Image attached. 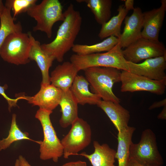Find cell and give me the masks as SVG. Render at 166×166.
I'll return each mask as SVG.
<instances>
[{"label":"cell","mask_w":166,"mask_h":166,"mask_svg":"<svg viewBox=\"0 0 166 166\" xmlns=\"http://www.w3.org/2000/svg\"><path fill=\"white\" fill-rule=\"evenodd\" d=\"M65 19L59 26L56 37L50 43L41 45L42 49L59 62L72 47L81 29L82 18L80 12L70 3L64 12Z\"/></svg>","instance_id":"6da1fadb"},{"label":"cell","mask_w":166,"mask_h":166,"mask_svg":"<svg viewBox=\"0 0 166 166\" xmlns=\"http://www.w3.org/2000/svg\"><path fill=\"white\" fill-rule=\"evenodd\" d=\"M83 70L92 93L103 101L120 103V100L113 93V88L114 84L121 82V70L112 67H93Z\"/></svg>","instance_id":"7a4b0ae2"},{"label":"cell","mask_w":166,"mask_h":166,"mask_svg":"<svg viewBox=\"0 0 166 166\" xmlns=\"http://www.w3.org/2000/svg\"><path fill=\"white\" fill-rule=\"evenodd\" d=\"M70 59L79 71L90 67H103L129 71L127 61L124 58L122 50L118 43L105 53L85 55L74 54L71 56Z\"/></svg>","instance_id":"3957f363"},{"label":"cell","mask_w":166,"mask_h":166,"mask_svg":"<svg viewBox=\"0 0 166 166\" xmlns=\"http://www.w3.org/2000/svg\"><path fill=\"white\" fill-rule=\"evenodd\" d=\"M26 12L37 21L33 31L44 32L49 38L52 37L54 24L65 19L62 6L58 0H43L30 7Z\"/></svg>","instance_id":"277c9868"},{"label":"cell","mask_w":166,"mask_h":166,"mask_svg":"<svg viewBox=\"0 0 166 166\" xmlns=\"http://www.w3.org/2000/svg\"><path fill=\"white\" fill-rule=\"evenodd\" d=\"M53 111L39 108L35 117L40 122L43 129V140L40 144V159L43 160L52 159L58 161L63 155V148L51 122L50 116Z\"/></svg>","instance_id":"5b68a950"},{"label":"cell","mask_w":166,"mask_h":166,"mask_svg":"<svg viewBox=\"0 0 166 166\" xmlns=\"http://www.w3.org/2000/svg\"><path fill=\"white\" fill-rule=\"evenodd\" d=\"M130 159L145 166H162L164 161L158 151L156 135L150 129L144 130L137 144L131 143Z\"/></svg>","instance_id":"8992f818"},{"label":"cell","mask_w":166,"mask_h":166,"mask_svg":"<svg viewBox=\"0 0 166 166\" xmlns=\"http://www.w3.org/2000/svg\"><path fill=\"white\" fill-rule=\"evenodd\" d=\"M31 42L28 33H15L9 35L0 48V56L5 61L17 65L30 62Z\"/></svg>","instance_id":"52a82bcc"},{"label":"cell","mask_w":166,"mask_h":166,"mask_svg":"<svg viewBox=\"0 0 166 166\" xmlns=\"http://www.w3.org/2000/svg\"><path fill=\"white\" fill-rule=\"evenodd\" d=\"M71 126L68 133L61 140L65 159L77 155L87 147L91 140V128L86 121L78 117Z\"/></svg>","instance_id":"ba28073f"},{"label":"cell","mask_w":166,"mask_h":166,"mask_svg":"<svg viewBox=\"0 0 166 166\" xmlns=\"http://www.w3.org/2000/svg\"><path fill=\"white\" fill-rule=\"evenodd\" d=\"M122 53L127 61L138 63L144 60L166 54V49L159 41H153L141 38L122 50Z\"/></svg>","instance_id":"9c48e42d"},{"label":"cell","mask_w":166,"mask_h":166,"mask_svg":"<svg viewBox=\"0 0 166 166\" xmlns=\"http://www.w3.org/2000/svg\"><path fill=\"white\" fill-rule=\"evenodd\" d=\"M121 91L123 92L146 91L161 95L166 89V79L153 80L126 70L121 71Z\"/></svg>","instance_id":"30bf717a"},{"label":"cell","mask_w":166,"mask_h":166,"mask_svg":"<svg viewBox=\"0 0 166 166\" xmlns=\"http://www.w3.org/2000/svg\"><path fill=\"white\" fill-rule=\"evenodd\" d=\"M129 71L157 81L166 79V54L149 58L141 63L128 61Z\"/></svg>","instance_id":"8fae6325"},{"label":"cell","mask_w":166,"mask_h":166,"mask_svg":"<svg viewBox=\"0 0 166 166\" xmlns=\"http://www.w3.org/2000/svg\"><path fill=\"white\" fill-rule=\"evenodd\" d=\"M159 7L143 13V30L141 37L150 40L159 41L166 10V1H161Z\"/></svg>","instance_id":"7c38bea8"},{"label":"cell","mask_w":166,"mask_h":166,"mask_svg":"<svg viewBox=\"0 0 166 166\" xmlns=\"http://www.w3.org/2000/svg\"><path fill=\"white\" fill-rule=\"evenodd\" d=\"M62 93L60 89L51 84H41L39 91L33 96L21 93L28 103L39 108L52 111L59 105Z\"/></svg>","instance_id":"4fadbf2b"},{"label":"cell","mask_w":166,"mask_h":166,"mask_svg":"<svg viewBox=\"0 0 166 166\" xmlns=\"http://www.w3.org/2000/svg\"><path fill=\"white\" fill-rule=\"evenodd\" d=\"M124 19V26L118 43L121 48H126L141 38L143 13L140 8L136 7L132 14L126 16Z\"/></svg>","instance_id":"5bb4252c"},{"label":"cell","mask_w":166,"mask_h":166,"mask_svg":"<svg viewBox=\"0 0 166 166\" xmlns=\"http://www.w3.org/2000/svg\"><path fill=\"white\" fill-rule=\"evenodd\" d=\"M28 33L31 42L29 59L35 61L40 69L42 76L41 84H50L49 70L54 59L42 49L40 42L35 39L30 32Z\"/></svg>","instance_id":"9a60e30c"},{"label":"cell","mask_w":166,"mask_h":166,"mask_svg":"<svg viewBox=\"0 0 166 166\" xmlns=\"http://www.w3.org/2000/svg\"><path fill=\"white\" fill-rule=\"evenodd\" d=\"M79 71L70 61L64 62L58 65L51 72L50 83L62 91L69 90Z\"/></svg>","instance_id":"2e32d148"},{"label":"cell","mask_w":166,"mask_h":166,"mask_svg":"<svg viewBox=\"0 0 166 166\" xmlns=\"http://www.w3.org/2000/svg\"><path fill=\"white\" fill-rule=\"evenodd\" d=\"M119 103L101 100L97 105L105 112L118 132L128 128L130 118L129 112Z\"/></svg>","instance_id":"e0dca14e"},{"label":"cell","mask_w":166,"mask_h":166,"mask_svg":"<svg viewBox=\"0 0 166 166\" xmlns=\"http://www.w3.org/2000/svg\"><path fill=\"white\" fill-rule=\"evenodd\" d=\"M89 85L84 76L77 75L76 77L69 90L78 104L97 105L101 100L98 95L90 91Z\"/></svg>","instance_id":"ac0fdd59"},{"label":"cell","mask_w":166,"mask_h":166,"mask_svg":"<svg viewBox=\"0 0 166 166\" xmlns=\"http://www.w3.org/2000/svg\"><path fill=\"white\" fill-rule=\"evenodd\" d=\"M94 152L88 154L85 152L79 155L85 157L90 162L93 166H115L116 151L106 144H100L96 141L93 142Z\"/></svg>","instance_id":"d6986e66"},{"label":"cell","mask_w":166,"mask_h":166,"mask_svg":"<svg viewBox=\"0 0 166 166\" xmlns=\"http://www.w3.org/2000/svg\"><path fill=\"white\" fill-rule=\"evenodd\" d=\"M78 104L69 89L62 91L59 104L61 112L59 123L61 127L65 128L71 125L79 117Z\"/></svg>","instance_id":"ffe728a7"},{"label":"cell","mask_w":166,"mask_h":166,"mask_svg":"<svg viewBox=\"0 0 166 166\" xmlns=\"http://www.w3.org/2000/svg\"><path fill=\"white\" fill-rule=\"evenodd\" d=\"M135 129L134 127L128 126L126 129L118 132L117 148L115 155V158L118 160V166L128 165L130 160V146Z\"/></svg>","instance_id":"44dd1931"},{"label":"cell","mask_w":166,"mask_h":166,"mask_svg":"<svg viewBox=\"0 0 166 166\" xmlns=\"http://www.w3.org/2000/svg\"><path fill=\"white\" fill-rule=\"evenodd\" d=\"M117 14L101 25L98 36L101 39L113 36L119 38L121 35V27L122 22L128 13L124 5H120Z\"/></svg>","instance_id":"7402d4cb"},{"label":"cell","mask_w":166,"mask_h":166,"mask_svg":"<svg viewBox=\"0 0 166 166\" xmlns=\"http://www.w3.org/2000/svg\"><path fill=\"white\" fill-rule=\"evenodd\" d=\"M79 3L85 2L93 14L95 20L102 25L110 18L112 1L111 0H77Z\"/></svg>","instance_id":"603a6c76"},{"label":"cell","mask_w":166,"mask_h":166,"mask_svg":"<svg viewBox=\"0 0 166 166\" xmlns=\"http://www.w3.org/2000/svg\"><path fill=\"white\" fill-rule=\"evenodd\" d=\"M4 12L0 17V48L6 38L10 34L22 32L21 23L18 22L15 23V18L11 14L10 5L6 2Z\"/></svg>","instance_id":"cb8c5ba5"},{"label":"cell","mask_w":166,"mask_h":166,"mask_svg":"<svg viewBox=\"0 0 166 166\" xmlns=\"http://www.w3.org/2000/svg\"><path fill=\"white\" fill-rule=\"evenodd\" d=\"M118 38L113 36H110L101 42L92 45L75 44L72 49L76 54L87 55L108 51L117 44Z\"/></svg>","instance_id":"d4e9b609"},{"label":"cell","mask_w":166,"mask_h":166,"mask_svg":"<svg viewBox=\"0 0 166 166\" xmlns=\"http://www.w3.org/2000/svg\"><path fill=\"white\" fill-rule=\"evenodd\" d=\"M29 133L22 132L19 128L17 123L16 115L13 114L10 128L7 136L0 140V151L4 150L13 143L19 140H28L34 141L40 144L41 141H35L29 137Z\"/></svg>","instance_id":"484cf974"},{"label":"cell","mask_w":166,"mask_h":166,"mask_svg":"<svg viewBox=\"0 0 166 166\" xmlns=\"http://www.w3.org/2000/svg\"><path fill=\"white\" fill-rule=\"evenodd\" d=\"M37 0H7L6 2L10 6L13 13V17L18 14L26 12L31 6L36 4Z\"/></svg>","instance_id":"4316f807"},{"label":"cell","mask_w":166,"mask_h":166,"mask_svg":"<svg viewBox=\"0 0 166 166\" xmlns=\"http://www.w3.org/2000/svg\"><path fill=\"white\" fill-rule=\"evenodd\" d=\"M7 88V85L2 86L0 85V94L1 95L6 101L8 104V109L10 112L11 109L13 107H15L17 106V103L19 100L21 99L24 100V98L21 94H18L17 95V98L15 99L11 98L9 97L6 94L5 91Z\"/></svg>","instance_id":"83f0119b"},{"label":"cell","mask_w":166,"mask_h":166,"mask_svg":"<svg viewBox=\"0 0 166 166\" xmlns=\"http://www.w3.org/2000/svg\"><path fill=\"white\" fill-rule=\"evenodd\" d=\"M166 105V99H165L153 103L148 108L149 110L164 107Z\"/></svg>","instance_id":"f1b7e54d"},{"label":"cell","mask_w":166,"mask_h":166,"mask_svg":"<svg viewBox=\"0 0 166 166\" xmlns=\"http://www.w3.org/2000/svg\"><path fill=\"white\" fill-rule=\"evenodd\" d=\"M124 6L126 10L128 12L131 10H133L134 1L133 0H124Z\"/></svg>","instance_id":"f546056e"},{"label":"cell","mask_w":166,"mask_h":166,"mask_svg":"<svg viewBox=\"0 0 166 166\" xmlns=\"http://www.w3.org/2000/svg\"><path fill=\"white\" fill-rule=\"evenodd\" d=\"M61 166H87V164L85 161L78 160L68 162Z\"/></svg>","instance_id":"4dcf8cb0"},{"label":"cell","mask_w":166,"mask_h":166,"mask_svg":"<svg viewBox=\"0 0 166 166\" xmlns=\"http://www.w3.org/2000/svg\"><path fill=\"white\" fill-rule=\"evenodd\" d=\"M18 159L20 166H32L22 156L20 155Z\"/></svg>","instance_id":"1f68e13d"},{"label":"cell","mask_w":166,"mask_h":166,"mask_svg":"<svg viewBox=\"0 0 166 166\" xmlns=\"http://www.w3.org/2000/svg\"><path fill=\"white\" fill-rule=\"evenodd\" d=\"M157 118L161 120L166 119V105L163 107L162 111L158 115Z\"/></svg>","instance_id":"d6a6232c"},{"label":"cell","mask_w":166,"mask_h":166,"mask_svg":"<svg viewBox=\"0 0 166 166\" xmlns=\"http://www.w3.org/2000/svg\"><path fill=\"white\" fill-rule=\"evenodd\" d=\"M128 166H145L141 165L135 160L130 159Z\"/></svg>","instance_id":"836d02e7"},{"label":"cell","mask_w":166,"mask_h":166,"mask_svg":"<svg viewBox=\"0 0 166 166\" xmlns=\"http://www.w3.org/2000/svg\"><path fill=\"white\" fill-rule=\"evenodd\" d=\"M5 8V6L4 5L2 0H0V17L3 14Z\"/></svg>","instance_id":"e575fe53"},{"label":"cell","mask_w":166,"mask_h":166,"mask_svg":"<svg viewBox=\"0 0 166 166\" xmlns=\"http://www.w3.org/2000/svg\"><path fill=\"white\" fill-rule=\"evenodd\" d=\"M15 166H20L18 159H17L16 160Z\"/></svg>","instance_id":"d590c367"}]
</instances>
